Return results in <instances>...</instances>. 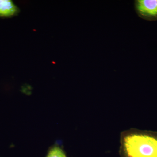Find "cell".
<instances>
[{"mask_svg":"<svg viewBox=\"0 0 157 157\" xmlns=\"http://www.w3.org/2000/svg\"><path fill=\"white\" fill-rule=\"evenodd\" d=\"M121 142L126 157H157V134L132 130L123 133Z\"/></svg>","mask_w":157,"mask_h":157,"instance_id":"obj_1","label":"cell"},{"mask_svg":"<svg viewBox=\"0 0 157 157\" xmlns=\"http://www.w3.org/2000/svg\"><path fill=\"white\" fill-rule=\"evenodd\" d=\"M17 12V7L10 0H0V16L9 17Z\"/></svg>","mask_w":157,"mask_h":157,"instance_id":"obj_3","label":"cell"},{"mask_svg":"<svg viewBox=\"0 0 157 157\" xmlns=\"http://www.w3.org/2000/svg\"><path fill=\"white\" fill-rule=\"evenodd\" d=\"M46 157H67L64 152L59 147H54L49 151Z\"/></svg>","mask_w":157,"mask_h":157,"instance_id":"obj_4","label":"cell"},{"mask_svg":"<svg viewBox=\"0 0 157 157\" xmlns=\"http://www.w3.org/2000/svg\"><path fill=\"white\" fill-rule=\"evenodd\" d=\"M135 9L140 18L149 21L157 20V0H136Z\"/></svg>","mask_w":157,"mask_h":157,"instance_id":"obj_2","label":"cell"}]
</instances>
